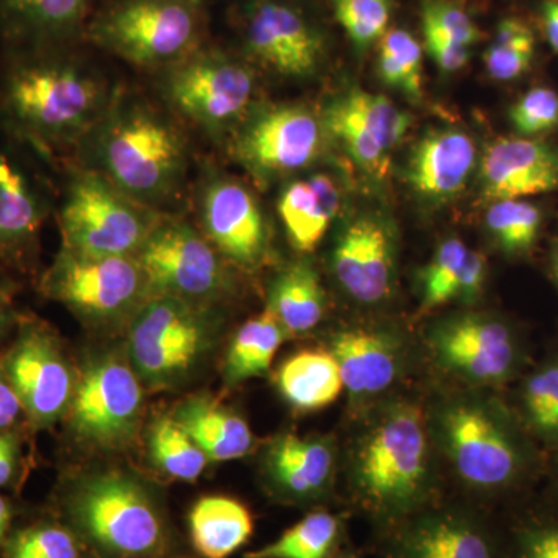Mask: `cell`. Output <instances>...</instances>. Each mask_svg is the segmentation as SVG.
<instances>
[{
    "label": "cell",
    "instance_id": "cell-1",
    "mask_svg": "<svg viewBox=\"0 0 558 558\" xmlns=\"http://www.w3.org/2000/svg\"><path fill=\"white\" fill-rule=\"evenodd\" d=\"M116 92L75 46L7 50L0 124L44 156L80 148Z\"/></svg>",
    "mask_w": 558,
    "mask_h": 558
},
{
    "label": "cell",
    "instance_id": "cell-2",
    "mask_svg": "<svg viewBox=\"0 0 558 558\" xmlns=\"http://www.w3.org/2000/svg\"><path fill=\"white\" fill-rule=\"evenodd\" d=\"M80 148L86 168L156 211L178 196L189 172V145L178 124L128 95L116 94Z\"/></svg>",
    "mask_w": 558,
    "mask_h": 558
},
{
    "label": "cell",
    "instance_id": "cell-3",
    "mask_svg": "<svg viewBox=\"0 0 558 558\" xmlns=\"http://www.w3.org/2000/svg\"><path fill=\"white\" fill-rule=\"evenodd\" d=\"M427 418L416 403H389L363 429L351 459L360 508L388 529L433 501Z\"/></svg>",
    "mask_w": 558,
    "mask_h": 558
},
{
    "label": "cell",
    "instance_id": "cell-4",
    "mask_svg": "<svg viewBox=\"0 0 558 558\" xmlns=\"http://www.w3.org/2000/svg\"><path fill=\"white\" fill-rule=\"evenodd\" d=\"M68 527L100 558H165L171 531L160 499L123 470L73 481L61 499Z\"/></svg>",
    "mask_w": 558,
    "mask_h": 558
},
{
    "label": "cell",
    "instance_id": "cell-5",
    "mask_svg": "<svg viewBox=\"0 0 558 558\" xmlns=\"http://www.w3.org/2000/svg\"><path fill=\"white\" fill-rule=\"evenodd\" d=\"M435 435L458 478L481 494L521 486L534 465L527 436L505 405L484 396H458L436 410Z\"/></svg>",
    "mask_w": 558,
    "mask_h": 558
},
{
    "label": "cell",
    "instance_id": "cell-6",
    "mask_svg": "<svg viewBox=\"0 0 558 558\" xmlns=\"http://www.w3.org/2000/svg\"><path fill=\"white\" fill-rule=\"evenodd\" d=\"M84 40L134 68L165 72L207 44L204 3L106 0L92 11Z\"/></svg>",
    "mask_w": 558,
    "mask_h": 558
},
{
    "label": "cell",
    "instance_id": "cell-7",
    "mask_svg": "<svg viewBox=\"0 0 558 558\" xmlns=\"http://www.w3.org/2000/svg\"><path fill=\"white\" fill-rule=\"evenodd\" d=\"M211 307L150 295L128 323L126 355L140 381L172 389L190 379L215 343Z\"/></svg>",
    "mask_w": 558,
    "mask_h": 558
},
{
    "label": "cell",
    "instance_id": "cell-8",
    "mask_svg": "<svg viewBox=\"0 0 558 558\" xmlns=\"http://www.w3.org/2000/svg\"><path fill=\"white\" fill-rule=\"evenodd\" d=\"M161 218L100 172L75 167L58 215L61 245L89 255L135 256Z\"/></svg>",
    "mask_w": 558,
    "mask_h": 558
},
{
    "label": "cell",
    "instance_id": "cell-9",
    "mask_svg": "<svg viewBox=\"0 0 558 558\" xmlns=\"http://www.w3.org/2000/svg\"><path fill=\"white\" fill-rule=\"evenodd\" d=\"M39 292L92 326L130 323L150 296L148 279L135 256H101L61 245L39 277Z\"/></svg>",
    "mask_w": 558,
    "mask_h": 558
},
{
    "label": "cell",
    "instance_id": "cell-10",
    "mask_svg": "<svg viewBox=\"0 0 558 558\" xmlns=\"http://www.w3.org/2000/svg\"><path fill=\"white\" fill-rule=\"evenodd\" d=\"M161 75L168 106L208 137L240 126L255 94V72L247 62L208 44Z\"/></svg>",
    "mask_w": 558,
    "mask_h": 558
},
{
    "label": "cell",
    "instance_id": "cell-11",
    "mask_svg": "<svg viewBox=\"0 0 558 558\" xmlns=\"http://www.w3.org/2000/svg\"><path fill=\"white\" fill-rule=\"evenodd\" d=\"M143 414V384L120 352L94 355L76 374L64 421L72 438L98 451H120L137 438Z\"/></svg>",
    "mask_w": 558,
    "mask_h": 558
},
{
    "label": "cell",
    "instance_id": "cell-12",
    "mask_svg": "<svg viewBox=\"0 0 558 558\" xmlns=\"http://www.w3.org/2000/svg\"><path fill=\"white\" fill-rule=\"evenodd\" d=\"M0 369L24 407L25 424L47 429L65 417L76 387L60 336L35 315H21L10 348L0 355Z\"/></svg>",
    "mask_w": 558,
    "mask_h": 558
},
{
    "label": "cell",
    "instance_id": "cell-13",
    "mask_svg": "<svg viewBox=\"0 0 558 558\" xmlns=\"http://www.w3.org/2000/svg\"><path fill=\"white\" fill-rule=\"evenodd\" d=\"M150 295H171L211 307L230 290L227 260L201 230L163 216L138 250Z\"/></svg>",
    "mask_w": 558,
    "mask_h": 558
},
{
    "label": "cell",
    "instance_id": "cell-14",
    "mask_svg": "<svg viewBox=\"0 0 558 558\" xmlns=\"http://www.w3.org/2000/svg\"><path fill=\"white\" fill-rule=\"evenodd\" d=\"M436 363L480 387L512 380L524 363V347L508 322L492 315L461 314L436 322L427 332Z\"/></svg>",
    "mask_w": 558,
    "mask_h": 558
},
{
    "label": "cell",
    "instance_id": "cell-15",
    "mask_svg": "<svg viewBox=\"0 0 558 558\" xmlns=\"http://www.w3.org/2000/svg\"><path fill=\"white\" fill-rule=\"evenodd\" d=\"M326 135L323 120L306 106H267L234 130L230 153L256 179L271 180L311 167Z\"/></svg>",
    "mask_w": 558,
    "mask_h": 558
},
{
    "label": "cell",
    "instance_id": "cell-16",
    "mask_svg": "<svg viewBox=\"0 0 558 558\" xmlns=\"http://www.w3.org/2000/svg\"><path fill=\"white\" fill-rule=\"evenodd\" d=\"M242 40L252 60L290 80L314 76L328 50L322 28L288 0H252L242 16Z\"/></svg>",
    "mask_w": 558,
    "mask_h": 558
},
{
    "label": "cell",
    "instance_id": "cell-17",
    "mask_svg": "<svg viewBox=\"0 0 558 558\" xmlns=\"http://www.w3.org/2000/svg\"><path fill=\"white\" fill-rule=\"evenodd\" d=\"M387 558H506V543L483 517L428 508L385 529Z\"/></svg>",
    "mask_w": 558,
    "mask_h": 558
},
{
    "label": "cell",
    "instance_id": "cell-18",
    "mask_svg": "<svg viewBox=\"0 0 558 558\" xmlns=\"http://www.w3.org/2000/svg\"><path fill=\"white\" fill-rule=\"evenodd\" d=\"M326 134L333 135L359 167L387 174L389 156L409 131L411 119L385 95L351 89L333 98L323 112Z\"/></svg>",
    "mask_w": 558,
    "mask_h": 558
},
{
    "label": "cell",
    "instance_id": "cell-19",
    "mask_svg": "<svg viewBox=\"0 0 558 558\" xmlns=\"http://www.w3.org/2000/svg\"><path fill=\"white\" fill-rule=\"evenodd\" d=\"M201 231L223 259L255 269L269 252V229L258 201L240 180L208 175L199 197Z\"/></svg>",
    "mask_w": 558,
    "mask_h": 558
},
{
    "label": "cell",
    "instance_id": "cell-20",
    "mask_svg": "<svg viewBox=\"0 0 558 558\" xmlns=\"http://www.w3.org/2000/svg\"><path fill=\"white\" fill-rule=\"evenodd\" d=\"M396 248L395 230L381 216L351 220L340 231L330 256L340 288L362 304L388 299L395 286Z\"/></svg>",
    "mask_w": 558,
    "mask_h": 558
},
{
    "label": "cell",
    "instance_id": "cell-21",
    "mask_svg": "<svg viewBox=\"0 0 558 558\" xmlns=\"http://www.w3.org/2000/svg\"><path fill=\"white\" fill-rule=\"evenodd\" d=\"M49 201L28 171L0 145V264L20 274H35L40 231Z\"/></svg>",
    "mask_w": 558,
    "mask_h": 558
},
{
    "label": "cell",
    "instance_id": "cell-22",
    "mask_svg": "<svg viewBox=\"0 0 558 558\" xmlns=\"http://www.w3.org/2000/svg\"><path fill=\"white\" fill-rule=\"evenodd\" d=\"M263 470L279 501L318 505L328 499L336 481V444L326 436H278L267 446Z\"/></svg>",
    "mask_w": 558,
    "mask_h": 558
},
{
    "label": "cell",
    "instance_id": "cell-23",
    "mask_svg": "<svg viewBox=\"0 0 558 558\" xmlns=\"http://www.w3.org/2000/svg\"><path fill=\"white\" fill-rule=\"evenodd\" d=\"M481 196L513 201L558 191V146L542 138H497L480 160Z\"/></svg>",
    "mask_w": 558,
    "mask_h": 558
},
{
    "label": "cell",
    "instance_id": "cell-24",
    "mask_svg": "<svg viewBox=\"0 0 558 558\" xmlns=\"http://www.w3.org/2000/svg\"><path fill=\"white\" fill-rule=\"evenodd\" d=\"M329 352L339 365L343 387L355 399L388 391L405 368V348L392 332L369 328L337 330Z\"/></svg>",
    "mask_w": 558,
    "mask_h": 558
},
{
    "label": "cell",
    "instance_id": "cell-25",
    "mask_svg": "<svg viewBox=\"0 0 558 558\" xmlns=\"http://www.w3.org/2000/svg\"><path fill=\"white\" fill-rule=\"evenodd\" d=\"M94 0H0V40L7 50L76 46Z\"/></svg>",
    "mask_w": 558,
    "mask_h": 558
},
{
    "label": "cell",
    "instance_id": "cell-26",
    "mask_svg": "<svg viewBox=\"0 0 558 558\" xmlns=\"http://www.w3.org/2000/svg\"><path fill=\"white\" fill-rule=\"evenodd\" d=\"M475 165L476 146L468 132L444 128L414 145L405 175L422 201L442 205L465 189Z\"/></svg>",
    "mask_w": 558,
    "mask_h": 558
},
{
    "label": "cell",
    "instance_id": "cell-27",
    "mask_svg": "<svg viewBox=\"0 0 558 558\" xmlns=\"http://www.w3.org/2000/svg\"><path fill=\"white\" fill-rule=\"evenodd\" d=\"M171 416L189 433L208 461L227 462L244 458L255 444L252 428L244 417L205 396L183 400Z\"/></svg>",
    "mask_w": 558,
    "mask_h": 558
},
{
    "label": "cell",
    "instance_id": "cell-28",
    "mask_svg": "<svg viewBox=\"0 0 558 558\" xmlns=\"http://www.w3.org/2000/svg\"><path fill=\"white\" fill-rule=\"evenodd\" d=\"M340 191L326 174L295 180L282 190L278 213L293 247L303 253L317 248L340 209Z\"/></svg>",
    "mask_w": 558,
    "mask_h": 558
},
{
    "label": "cell",
    "instance_id": "cell-29",
    "mask_svg": "<svg viewBox=\"0 0 558 558\" xmlns=\"http://www.w3.org/2000/svg\"><path fill=\"white\" fill-rule=\"evenodd\" d=\"M267 310L289 336L311 332L326 314V292L317 269L307 260H296L271 281Z\"/></svg>",
    "mask_w": 558,
    "mask_h": 558
},
{
    "label": "cell",
    "instance_id": "cell-30",
    "mask_svg": "<svg viewBox=\"0 0 558 558\" xmlns=\"http://www.w3.org/2000/svg\"><path fill=\"white\" fill-rule=\"evenodd\" d=\"M191 542L202 558H227L253 534V517L238 499L208 495L191 509Z\"/></svg>",
    "mask_w": 558,
    "mask_h": 558
},
{
    "label": "cell",
    "instance_id": "cell-31",
    "mask_svg": "<svg viewBox=\"0 0 558 558\" xmlns=\"http://www.w3.org/2000/svg\"><path fill=\"white\" fill-rule=\"evenodd\" d=\"M277 385L282 398L293 409H325L339 398L343 389L340 368L329 351H300L282 363Z\"/></svg>",
    "mask_w": 558,
    "mask_h": 558
},
{
    "label": "cell",
    "instance_id": "cell-32",
    "mask_svg": "<svg viewBox=\"0 0 558 558\" xmlns=\"http://www.w3.org/2000/svg\"><path fill=\"white\" fill-rule=\"evenodd\" d=\"M289 333L269 310L247 319L231 340L223 365V379L230 387L264 376L270 369L282 341Z\"/></svg>",
    "mask_w": 558,
    "mask_h": 558
},
{
    "label": "cell",
    "instance_id": "cell-33",
    "mask_svg": "<svg viewBox=\"0 0 558 558\" xmlns=\"http://www.w3.org/2000/svg\"><path fill=\"white\" fill-rule=\"evenodd\" d=\"M344 538L343 517L315 510L288 529L281 537L250 550L245 558H336Z\"/></svg>",
    "mask_w": 558,
    "mask_h": 558
},
{
    "label": "cell",
    "instance_id": "cell-34",
    "mask_svg": "<svg viewBox=\"0 0 558 558\" xmlns=\"http://www.w3.org/2000/svg\"><path fill=\"white\" fill-rule=\"evenodd\" d=\"M150 462L170 478L194 483L201 478L208 458L172 416H159L148 433Z\"/></svg>",
    "mask_w": 558,
    "mask_h": 558
},
{
    "label": "cell",
    "instance_id": "cell-35",
    "mask_svg": "<svg viewBox=\"0 0 558 558\" xmlns=\"http://www.w3.org/2000/svg\"><path fill=\"white\" fill-rule=\"evenodd\" d=\"M543 215L537 205L513 199L492 202L487 209L486 226L495 244L505 255H529L537 245Z\"/></svg>",
    "mask_w": 558,
    "mask_h": 558
},
{
    "label": "cell",
    "instance_id": "cell-36",
    "mask_svg": "<svg viewBox=\"0 0 558 558\" xmlns=\"http://www.w3.org/2000/svg\"><path fill=\"white\" fill-rule=\"evenodd\" d=\"M520 400L524 427L548 446L558 447V357L529 374Z\"/></svg>",
    "mask_w": 558,
    "mask_h": 558
},
{
    "label": "cell",
    "instance_id": "cell-37",
    "mask_svg": "<svg viewBox=\"0 0 558 558\" xmlns=\"http://www.w3.org/2000/svg\"><path fill=\"white\" fill-rule=\"evenodd\" d=\"M534 57V32L519 17H506L484 53V65L490 78L513 81L527 73Z\"/></svg>",
    "mask_w": 558,
    "mask_h": 558
},
{
    "label": "cell",
    "instance_id": "cell-38",
    "mask_svg": "<svg viewBox=\"0 0 558 558\" xmlns=\"http://www.w3.org/2000/svg\"><path fill=\"white\" fill-rule=\"evenodd\" d=\"M377 69L381 81L413 100L422 97V46L410 32L391 28L379 40Z\"/></svg>",
    "mask_w": 558,
    "mask_h": 558
},
{
    "label": "cell",
    "instance_id": "cell-39",
    "mask_svg": "<svg viewBox=\"0 0 558 558\" xmlns=\"http://www.w3.org/2000/svg\"><path fill=\"white\" fill-rule=\"evenodd\" d=\"M469 248L458 238L439 245L422 271V310L429 311L457 299L459 277Z\"/></svg>",
    "mask_w": 558,
    "mask_h": 558
},
{
    "label": "cell",
    "instance_id": "cell-40",
    "mask_svg": "<svg viewBox=\"0 0 558 558\" xmlns=\"http://www.w3.org/2000/svg\"><path fill=\"white\" fill-rule=\"evenodd\" d=\"M333 16L355 47L366 49L388 32L392 0H330Z\"/></svg>",
    "mask_w": 558,
    "mask_h": 558
},
{
    "label": "cell",
    "instance_id": "cell-41",
    "mask_svg": "<svg viewBox=\"0 0 558 558\" xmlns=\"http://www.w3.org/2000/svg\"><path fill=\"white\" fill-rule=\"evenodd\" d=\"M81 543L68 526L36 524L5 542L3 558H81Z\"/></svg>",
    "mask_w": 558,
    "mask_h": 558
},
{
    "label": "cell",
    "instance_id": "cell-42",
    "mask_svg": "<svg viewBox=\"0 0 558 558\" xmlns=\"http://www.w3.org/2000/svg\"><path fill=\"white\" fill-rule=\"evenodd\" d=\"M509 117L521 137L538 138L558 124V94L548 87H535L510 108Z\"/></svg>",
    "mask_w": 558,
    "mask_h": 558
},
{
    "label": "cell",
    "instance_id": "cell-43",
    "mask_svg": "<svg viewBox=\"0 0 558 558\" xmlns=\"http://www.w3.org/2000/svg\"><path fill=\"white\" fill-rule=\"evenodd\" d=\"M506 558H558V515L521 520L510 532Z\"/></svg>",
    "mask_w": 558,
    "mask_h": 558
},
{
    "label": "cell",
    "instance_id": "cell-44",
    "mask_svg": "<svg viewBox=\"0 0 558 558\" xmlns=\"http://www.w3.org/2000/svg\"><path fill=\"white\" fill-rule=\"evenodd\" d=\"M422 21L435 25L454 43L470 47L483 38L472 16L453 0H421Z\"/></svg>",
    "mask_w": 558,
    "mask_h": 558
},
{
    "label": "cell",
    "instance_id": "cell-45",
    "mask_svg": "<svg viewBox=\"0 0 558 558\" xmlns=\"http://www.w3.org/2000/svg\"><path fill=\"white\" fill-rule=\"evenodd\" d=\"M422 28H424L425 47H427L428 54L442 72H458L468 65L470 58L468 47L454 43L428 22L422 21Z\"/></svg>",
    "mask_w": 558,
    "mask_h": 558
},
{
    "label": "cell",
    "instance_id": "cell-46",
    "mask_svg": "<svg viewBox=\"0 0 558 558\" xmlns=\"http://www.w3.org/2000/svg\"><path fill=\"white\" fill-rule=\"evenodd\" d=\"M487 278V259L483 253L469 250L459 277L457 299L462 303L472 304L483 293L484 282Z\"/></svg>",
    "mask_w": 558,
    "mask_h": 558
},
{
    "label": "cell",
    "instance_id": "cell-47",
    "mask_svg": "<svg viewBox=\"0 0 558 558\" xmlns=\"http://www.w3.org/2000/svg\"><path fill=\"white\" fill-rule=\"evenodd\" d=\"M24 468L22 440L14 432L0 433V488L11 487L20 481Z\"/></svg>",
    "mask_w": 558,
    "mask_h": 558
},
{
    "label": "cell",
    "instance_id": "cell-48",
    "mask_svg": "<svg viewBox=\"0 0 558 558\" xmlns=\"http://www.w3.org/2000/svg\"><path fill=\"white\" fill-rule=\"evenodd\" d=\"M22 418L25 421L24 407L0 369V433L14 432Z\"/></svg>",
    "mask_w": 558,
    "mask_h": 558
},
{
    "label": "cell",
    "instance_id": "cell-49",
    "mask_svg": "<svg viewBox=\"0 0 558 558\" xmlns=\"http://www.w3.org/2000/svg\"><path fill=\"white\" fill-rule=\"evenodd\" d=\"M16 282L0 275V344L14 332L20 323L21 315L16 310Z\"/></svg>",
    "mask_w": 558,
    "mask_h": 558
},
{
    "label": "cell",
    "instance_id": "cell-50",
    "mask_svg": "<svg viewBox=\"0 0 558 558\" xmlns=\"http://www.w3.org/2000/svg\"><path fill=\"white\" fill-rule=\"evenodd\" d=\"M539 14H542L543 31L550 49L558 54V0H545Z\"/></svg>",
    "mask_w": 558,
    "mask_h": 558
},
{
    "label": "cell",
    "instance_id": "cell-51",
    "mask_svg": "<svg viewBox=\"0 0 558 558\" xmlns=\"http://www.w3.org/2000/svg\"><path fill=\"white\" fill-rule=\"evenodd\" d=\"M13 506L5 497L0 495V545L7 539L9 534L11 520H13Z\"/></svg>",
    "mask_w": 558,
    "mask_h": 558
},
{
    "label": "cell",
    "instance_id": "cell-52",
    "mask_svg": "<svg viewBox=\"0 0 558 558\" xmlns=\"http://www.w3.org/2000/svg\"><path fill=\"white\" fill-rule=\"evenodd\" d=\"M553 269H554V275H556V278L558 281V244L556 245V248H554Z\"/></svg>",
    "mask_w": 558,
    "mask_h": 558
},
{
    "label": "cell",
    "instance_id": "cell-53",
    "mask_svg": "<svg viewBox=\"0 0 558 558\" xmlns=\"http://www.w3.org/2000/svg\"><path fill=\"white\" fill-rule=\"evenodd\" d=\"M336 558H359L357 554L352 553V550H340L339 556Z\"/></svg>",
    "mask_w": 558,
    "mask_h": 558
},
{
    "label": "cell",
    "instance_id": "cell-54",
    "mask_svg": "<svg viewBox=\"0 0 558 558\" xmlns=\"http://www.w3.org/2000/svg\"><path fill=\"white\" fill-rule=\"evenodd\" d=\"M196 2L204 3V2H205V0H196Z\"/></svg>",
    "mask_w": 558,
    "mask_h": 558
},
{
    "label": "cell",
    "instance_id": "cell-55",
    "mask_svg": "<svg viewBox=\"0 0 558 558\" xmlns=\"http://www.w3.org/2000/svg\"><path fill=\"white\" fill-rule=\"evenodd\" d=\"M165 558H167V557H165ZM179 558H185V557H179Z\"/></svg>",
    "mask_w": 558,
    "mask_h": 558
}]
</instances>
